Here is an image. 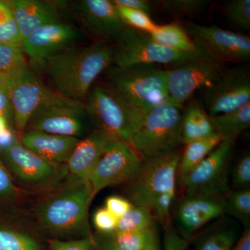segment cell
I'll use <instances>...</instances> for the list:
<instances>
[{"label":"cell","instance_id":"obj_1","mask_svg":"<svg viewBox=\"0 0 250 250\" xmlns=\"http://www.w3.org/2000/svg\"><path fill=\"white\" fill-rule=\"evenodd\" d=\"M113 45L102 41L85 47L62 49L41 63L54 91L83 103L99 75L113 64Z\"/></svg>","mask_w":250,"mask_h":250},{"label":"cell","instance_id":"obj_2","mask_svg":"<svg viewBox=\"0 0 250 250\" xmlns=\"http://www.w3.org/2000/svg\"><path fill=\"white\" fill-rule=\"evenodd\" d=\"M50 190L36 207L41 226L56 236H92L88 215L95 195L89 182L67 174Z\"/></svg>","mask_w":250,"mask_h":250},{"label":"cell","instance_id":"obj_3","mask_svg":"<svg viewBox=\"0 0 250 250\" xmlns=\"http://www.w3.org/2000/svg\"><path fill=\"white\" fill-rule=\"evenodd\" d=\"M166 71L156 65L109 67L106 86L135 107L144 111L168 103Z\"/></svg>","mask_w":250,"mask_h":250},{"label":"cell","instance_id":"obj_4","mask_svg":"<svg viewBox=\"0 0 250 250\" xmlns=\"http://www.w3.org/2000/svg\"><path fill=\"white\" fill-rule=\"evenodd\" d=\"M85 100L87 116L96 129L130 145L146 111L132 106L107 86L93 87Z\"/></svg>","mask_w":250,"mask_h":250},{"label":"cell","instance_id":"obj_5","mask_svg":"<svg viewBox=\"0 0 250 250\" xmlns=\"http://www.w3.org/2000/svg\"><path fill=\"white\" fill-rule=\"evenodd\" d=\"M181 108L166 103L148 110L130 146L143 161L165 155L182 144Z\"/></svg>","mask_w":250,"mask_h":250},{"label":"cell","instance_id":"obj_6","mask_svg":"<svg viewBox=\"0 0 250 250\" xmlns=\"http://www.w3.org/2000/svg\"><path fill=\"white\" fill-rule=\"evenodd\" d=\"M113 64L118 67L141 65H172L174 66L203 53H183L166 48L152 40L148 34L126 27L116 39Z\"/></svg>","mask_w":250,"mask_h":250},{"label":"cell","instance_id":"obj_7","mask_svg":"<svg viewBox=\"0 0 250 250\" xmlns=\"http://www.w3.org/2000/svg\"><path fill=\"white\" fill-rule=\"evenodd\" d=\"M180 154L176 150L145 161L137 177L129 184V201L134 205L149 210L156 197L166 192L176 191Z\"/></svg>","mask_w":250,"mask_h":250},{"label":"cell","instance_id":"obj_8","mask_svg":"<svg viewBox=\"0 0 250 250\" xmlns=\"http://www.w3.org/2000/svg\"><path fill=\"white\" fill-rule=\"evenodd\" d=\"M87 119L84 103L54 92L34 113L27 127L29 130L79 139L84 133Z\"/></svg>","mask_w":250,"mask_h":250},{"label":"cell","instance_id":"obj_9","mask_svg":"<svg viewBox=\"0 0 250 250\" xmlns=\"http://www.w3.org/2000/svg\"><path fill=\"white\" fill-rule=\"evenodd\" d=\"M233 144L221 142L186 180L184 196L199 195L223 200L230 191L229 166Z\"/></svg>","mask_w":250,"mask_h":250},{"label":"cell","instance_id":"obj_10","mask_svg":"<svg viewBox=\"0 0 250 250\" xmlns=\"http://www.w3.org/2000/svg\"><path fill=\"white\" fill-rule=\"evenodd\" d=\"M1 153L11 173L30 188L51 190L68 174L65 165L44 160L24 147L18 139Z\"/></svg>","mask_w":250,"mask_h":250},{"label":"cell","instance_id":"obj_11","mask_svg":"<svg viewBox=\"0 0 250 250\" xmlns=\"http://www.w3.org/2000/svg\"><path fill=\"white\" fill-rule=\"evenodd\" d=\"M223 70V63L204 53L167 70L168 103L182 107L197 90L209 86Z\"/></svg>","mask_w":250,"mask_h":250},{"label":"cell","instance_id":"obj_12","mask_svg":"<svg viewBox=\"0 0 250 250\" xmlns=\"http://www.w3.org/2000/svg\"><path fill=\"white\" fill-rule=\"evenodd\" d=\"M143 164L144 161L129 144L115 139L90 174L88 182L93 195L106 188L129 184L137 177Z\"/></svg>","mask_w":250,"mask_h":250},{"label":"cell","instance_id":"obj_13","mask_svg":"<svg viewBox=\"0 0 250 250\" xmlns=\"http://www.w3.org/2000/svg\"><path fill=\"white\" fill-rule=\"evenodd\" d=\"M188 34L197 48L215 62H239L250 58V39L248 36L225 30L215 25L190 23Z\"/></svg>","mask_w":250,"mask_h":250},{"label":"cell","instance_id":"obj_14","mask_svg":"<svg viewBox=\"0 0 250 250\" xmlns=\"http://www.w3.org/2000/svg\"><path fill=\"white\" fill-rule=\"evenodd\" d=\"M203 99L210 116L235 111L250 103L249 67L224 69L213 83L205 88Z\"/></svg>","mask_w":250,"mask_h":250},{"label":"cell","instance_id":"obj_15","mask_svg":"<svg viewBox=\"0 0 250 250\" xmlns=\"http://www.w3.org/2000/svg\"><path fill=\"white\" fill-rule=\"evenodd\" d=\"M29 71L15 79L9 90L13 118L16 129L23 132L34 113L54 93Z\"/></svg>","mask_w":250,"mask_h":250},{"label":"cell","instance_id":"obj_16","mask_svg":"<svg viewBox=\"0 0 250 250\" xmlns=\"http://www.w3.org/2000/svg\"><path fill=\"white\" fill-rule=\"evenodd\" d=\"M76 28L62 22L49 23L36 29L22 41L24 54L41 62L52 54L69 48L79 39Z\"/></svg>","mask_w":250,"mask_h":250},{"label":"cell","instance_id":"obj_17","mask_svg":"<svg viewBox=\"0 0 250 250\" xmlns=\"http://www.w3.org/2000/svg\"><path fill=\"white\" fill-rule=\"evenodd\" d=\"M223 214L221 200L199 195L184 196L176 215L178 233L189 242L200 229Z\"/></svg>","mask_w":250,"mask_h":250},{"label":"cell","instance_id":"obj_18","mask_svg":"<svg viewBox=\"0 0 250 250\" xmlns=\"http://www.w3.org/2000/svg\"><path fill=\"white\" fill-rule=\"evenodd\" d=\"M75 9L85 27L95 36L116 41L127 27L113 1L81 0Z\"/></svg>","mask_w":250,"mask_h":250},{"label":"cell","instance_id":"obj_19","mask_svg":"<svg viewBox=\"0 0 250 250\" xmlns=\"http://www.w3.org/2000/svg\"><path fill=\"white\" fill-rule=\"evenodd\" d=\"M114 140L98 129L84 139L79 140L65 164L69 175L88 181L100 158Z\"/></svg>","mask_w":250,"mask_h":250},{"label":"cell","instance_id":"obj_20","mask_svg":"<svg viewBox=\"0 0 250 250\" xmlns=\"http://www.w3.org/2000/svg\"><path fill=\"white\" fill-rule=\"evenodd\" d=\"M79 139L49 134L38 130L23 132L21 143L31 152L57 165H65Z\"/></svg>","mask_w":250,"mask_h":250},{"label":"cell","instance_id":"obj_21","mask_svg":"<svg viewBox=\"0 0 250 250\" xmlns=\"http://www.w3.org/2000/svg\"><path fill=\"white\" fill-rule=\"evenodd\" d=\"M5 3L12 13L22 41L42 26L60 22L55 8L47 1L11 0Z\"/></svg>","mask_w":250,"mask_h":250},{"label":"cell","instance_id":"obj_22","mask_svg":"<svg viewBox=\"0 0 250 250\" xmlns=\"http://www.w3.org/2000/svg\"><path fill=\"white\" fill-rule=\"evenodd\" d=\"M222 142L218 134L195 140L185 145L180 154L177 170V185L183 187L189 174Z\"/></svg>","mask_w":250,"mask_h":250},{"label":"cell","instance_id":"obj_23","mask_svg":"<svg viewBox=\"0 0 250 250\" xmlns=\"http://www.w3.org/2000/svg\"><path fill=\"white\" fill-rule=\"evenodd\" d=\"M210 117L222 142L233 145L238 136L250 128V103L235 111Z\"/></svg>","mask_w":250,"mask_h":250},{"label":"cell","instance_id":"obj_24","mask_svg":"<svg viewBox=\"0 0 250 250\" xmlns=\"http://www.w3.org/2000/svg\"><path fill=\"white\" fill-rule=\"evenodd\" d=\"M215 134L209 115L200 105L192 104L182 113V144Z\"/></svg>","mask_w":250,"mask_h":250},{"label":"cell","instance_id":"obj_25","mask_svg":"<svg viewBox=\"0 0 250 250\" xmlns=\"http://www.w3.org/2000/svg\"><path fill=\"white\" fill-rule=\"evenodd\" d=\"M149 35L156 43L172 50L188 54L200 51L185 28L178 23L158 25Z\"/></svg>","mask_w":250,"mask_h":250},{"label":"cell","instance_id":"obj_26","mask_svg":"<svg viewBox=\"0 0 250 250\" xmlns=\"http://www.w3.org/2000/svg\"><path fill=\"white\" fill-rule=\"evenodd\" d=\"M28 71L22 43H0V72L16 79Z\"/></svg>","mask_w":250,"mask_h":250},{"label":"cell","instance_id":"obj_27","mask_svg":"<svg viewBox=\"0 0 250 250\" xmlns=\"http://www.w3.org/2000/svg\"><path fill=\"white\" fill-rule=\"evenodd\" d=\"M222 205L224 213H228L238 219L246 227L250 226V188L230 190L222 200Z\"/></svg>","mask_w":250,"mask_h":250},{"label":"cell","instance_id":"obj_28","mask_svg":"<svg viewBox=\"0 0 250 250\" xmlns=\"http://www.w3.org/2000/svg\"><path fill=\"white\" fill-rule=\"evenodd\" d=\"M0 250H42L30 235L0 221Z\"/></svg>","mask_w":250,"mask_h":250},{"label":"cell","instance_id":"obj_29","mask_svg":"<svg viewBox=\"0 0 250 250\" xmlns=\"http://www.w3.org/2000/svg\"><path fill=\"white\" fill-rule=\"evenodd\" d=\"M238 236V232L232 227H218L202 237L197 250H231Z\"/></svg>","mask_w":250,"mask_h":250},{"label":"cell","instance_id":"obj_30","mask_svg":"<svg viewBox=\"0 0 250 250\" xmlns=\"http://www.w3.org/2000/svg\"><path fill=\"white\" fill-rule=\"evenodd\" d=\"M154 226H156V222L150 210L133 205L123 217L118 219L116 231H145Z\"/></svg>","mask_w":250,"mask_h":250},{"label":"cell","instance_id":"obj_31","mask_svg":"<svg viewBox=\"0 0 250 250\" xmlns=\"http://www.w3.org/2000/svg\"><path fill=\"white\" fill-rule=\"evenodd\" d=\"M116 6L120 17L127 27L149 34L158 26L147 13L119 5Z\"/></svg>","mask_w":250,"mask_h":250},{"label":"cell","instance_id":"obj_32","mask_svg":"<svg viewBox=\"0 0 250 250\" xmlns=\"http://www.w3.org/2000/svg\"><path fill=\"white\" fill-rule=\"evenodd\" d=\"M152 228L139 231H116L110 235L117 250H143Z\"/></svg>","mask_w":250,"mask_h":250},{"label":"cell","instance_id":"obj_33","mask_svg":"<svg viewBox=\"0 0 250 250\" xmlns=\"http://www.w3.org/2000/svg\"><path fill=\"white\" fill-rule=\"evenodd\" d=\"M0 43H22L12 13L2 1H0Z\"/></svg>","mask_w":250,"mask_h":250},{"label":"cell","instance_id":"obj_34","mask_svg":"<svg viewBox=\"0 0 250 250\" xmlns=\"http://www.w3.org/2000/svg\"><path fill=\"white\" fill-rule=\"evenodd\" d=\"M175 195L176 191L161 194L154 199L149 208L155 222L160 224L164 229L172 226L170 210Z\"/></svg>","mask_w":250,"mask_h":250},{"label":"cell","instance_id":"obj_35","mask_svg":"<svg viewBox=\"0 0 250 250\" xmlns=\"http://www.w3.org/2000/svg\"><path fill=\"white\" fill-rule=\"evenodd\" d=\"M225 14L231 22L250 30V0H233L225 5Z\"/></svg>","mask_w":250,"mask_h":250},{"label":"cell","instance_id":"obj_36","mask_svg":"<svg viewBox=\"0 0 250 250\" xmlns=\"http://www.w3.org/2000/svg\"><path fill=\"white\" fill-rule=\"evenodd\" d=\"M158 4L167 12L176 15L197 14L207 7L208 1L205 0H162Z\"/></svg>","mask_w":250,"mask_h":250},{"label":"cell","instance_id":"obj_37","mask_svg":"<svg viewBox=\"0 0 250 250\" xmlns=\"http://www.w3.org/2000/svg\"><path fill=\"white\" fill-rule=\"evenodd\" d=\"M49 246L50 250H100L93 235L68 241L52 238L49 241Z\"/></svg>","mask_w":250,"mask_h":250},{"label":"cell","instance_id":"obj_38","mask_svg":"<svg viewBox=\"0 0 250 250\" xmlns=\"http://www.w3.org/2000/svg\"><path fill=\"white\" fill-rule=\"evenodd\" d=\"M231 180L235 189L250 188V155L246 153L237 161L231 172Z\"/></svg>","mask_w":250,"mask_h":250},{"label":"cell","instance_id":"obj_39","mask_svg":"<svg viewBox=\"0 0 250 250\" xmlns=\"http://www.w3.org/2000/svg\"><path fill=\"white\" fill-rule=\"evenodd\" d=\"M18 195V190L13 182L11 173L0 161V204L14 202Z\"/></svg>","mask_w":250,"mask_h":250},{"label":"cell","instance_id":"obj_40","mask_svg":"<svg viewBox=\"0 0 250 250\" xmlns=\"http://www.w3.org/2000/svg\"><path fill=\"white\" fill-rule=\"evenodd\" d=\"M118 219L110 213L105 207L95 210L93 223L98 233L110 234L116 231Z\"/></svg>","mask_w":250,"mask_h":250},{"label":"cell","instance_id":"obj_41","mask_svg":"<svg viewBox=\"0 0 250 250\" xmlns=\"http://www.w3.org/2000/svg\"><path fill=\"white\" fill-rule=\"evenodd\" d=\"M133 204L120 195H111L105 200L104 207L116 218L120 219L131 208Z\"/></svg>","mask_w":250,"mask_h":250},{"label":"cell","instance_id":"obj_42","mask_svg":"<svg viewBox=\"0 0 250 250\" xmlns=\"http://www.w3.org/2000/svg\"><path fill=\"white\" fill-rule=\"evenodd\" d=\"M188 243L175 231L172 226L165 229L164 250H187Z\"/></svg>","mask_w":250,"mask_h":250},{"label":"cell","instance_id":"obj_43","mask_svg":"<svg viewBox=\"0 0 250 250\" xmlns=\"http://www.w3.org/2000/svg\"><path fill=\"white\" fill-rule=\"evenodd\" d=\"M113 2L119 6L139 10L148 14L151 12L150 3L146 0H113Z\"/></svg>","mask_w":250,"mask_h":250},{"label":"cell","instance_id":"obj_44","mask_svg":"<svg viewBox=\"0 0 250 250\" xmlns=\"http://www.w3.org/2000/svg\"><path fill=\"white\" fill-rule=\"evenodd\" d=\"M0 116L4 117L8 121L10 117L13 116L9 91L7 90H0Z\"/></svg>","mask_w":250,"mask_h":250},{"label":"cell","instance_id":"obj_45","mask_svg":"<svg viewBox=\"0 0 250 250\" xmlns=\"http://www.w3.org/2000/svg\"><path fill=\"white\" fill-rule=\"evenodd\" d=\"M231 250H250V227H246L243 234L238 238Z\"/></svg>","mask_w":250,"mask_h":250},{"label":"cell","instance_id":"obj_46","mask_svg":"<svg viewBox=\"0 0 250 250\" xmlns=\"http://www.w3.org/2000/svg\"><path fill=\"white\" fill-rule=\"evenodd\" d=\"M14 131L10 128L0 134V152H3L14 144L16 141Z\"/></svg>","mask_w":250,"mask_h":250},{"label":"cell","instance_id":"obj_47","mask_svg":"<svg viewBox=\"0 0 250 250\" xmlns=\"http://www.w3.org/2000/svg\"><path fill=\"white\" fill-rule=\"evenodd\" d=\"M95 237L100 250H117L112 241L111 235L98 233Z\"/></svg>","mask_w":250,"mask_h":250},{"label":"cell","instance_id":"obj_48","mask_svg":"<svg viewBox=\"0 0 250 250\" xmlns=\"http://www.w3.org/2000/svg\"><path fill=\"white\" fill-rule=\"evenodd\" d=\"M143 250H161L160 238L156 226L151 230L147 245Z\"/></svg>","mask_w":250,"mask_h":250},{"label":"cell","instance_id":"obj_49","mask_svg":"<svg viewBox=\"0 0 250 250\" xmlns=\"http://www.w3.org/2000/svg\"><path fill=\"white\" fill-rule=\"evenodd\" d=\"M15 79L8 76L6 74L0 72V90L9 91L11 85L14 83Z\"/></svg>","mask_w":250,"mask_h":250},{"label":"cell","instance_id":"obj_50","mask_svg":"<svg viewBox=\"0 0 250 250\" xmlns=\"http://www.w3.org/2000/svg\"><path fill=\"white\" fill-rule=\"evenodd\" d=\"M8 120L3 116H0V134L4 132L6 129H9Z\"/></svg>","mask_w":250,"mask_h":250}]
</instances>
